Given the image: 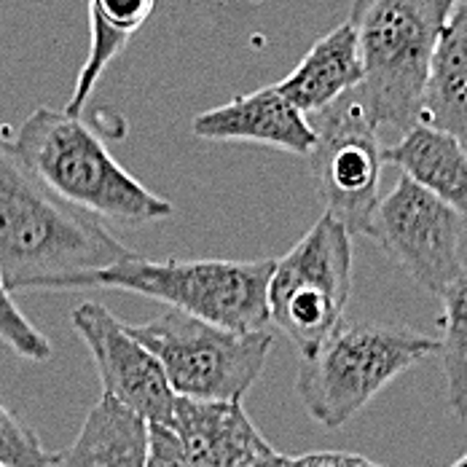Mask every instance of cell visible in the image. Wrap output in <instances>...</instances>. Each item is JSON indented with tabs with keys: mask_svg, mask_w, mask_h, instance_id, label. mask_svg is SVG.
<instances>
[{
	"mask_svg": "<svg viewBox=\"0 0 467 467\" xmlns=\"http://www.w3.org/2000/svg\"><path fill=\"white\" fill-rule=\"evenodd\" d=\"M92 215L54 196L0 138V280L5 290H81L130 258Z\"/></svg>",
	"mask_w": 467,
	"mask_h": 467,
	"instance_id": "cell-1",
	"label": "cell"
},
{
	"mask_svg": "<svg viewBox=\"0 0 467 467\" xmlns=\"http://www.w3.org/2000/svg\"><path fill=\"white\" fill-rule=\"evenodd\" d=\"M8 150L65 204L119 223H156L175 213L130 175L102 140L65 110L38 105L5 140Z\"/></svg>",
	"mask_w": 467,
	"mask_h": 467,
	"instance_id": "cell-2",
	"label": "cell"
},
{
	"mask_svg": "<svg viewBox=\"0 0 467 467\" xmlns=\"http://www.w3.org/2000/svg\"><path fill=\"white\" fill-rule=\"evenodd\" d=\"M457 0H352L363 81L355 89L376 130L406 135L421 121L432 54Z\"/></svg>",
	"mask_w": 467,
	"mask_h": 467,
	"instance_id": "cell-3",
	"label": "cell"
},
{
	"mask_svg": "<svg viewBox=\"0 0 467 467\" xmlns=\"http://www.w3.org/2000/svg\"><path fill=\"white\" fill-rule=\"evenodd\" d=\"M275 258L264 261H148L138 253L81 282L87 287L127 290L161 301L210 326L261 333L272 326L269 282Z\"/></svg>",
	"mask_w": 467,
	"mask_h": 467,
	"instance_id": "cell-4",
	"label": "cell"
},
{
	"mask_svg": "<svg viewBox=\"0 0 467 467\" xmlns=\"http://www.w3.org/2000/svg\"><path fill=\"white\" fill-rule=\"evenodd\" d=\"M438 349V338L411 327L341 326L312 358H298L296 395L312 420L336 430Z\"/></svg>",
	"mask_w": 467,
	"mask_h": 467,
	"instance_id": "cell-5",
	"label": "cell"
},
{
	"mask_svg": "<svg viewBox=\"0 0 467 467\" xmlns=\"http://www.w3.org/2000/svg\"><path fill=\"white\" fill-rule=\"evenodd\" d=\"M127 327L161 363L172 392L193 400L242 403V395L258 381L275 344L272 330L236 333L178 309Z\"/></svg>",
	"mask_w": 467,
	"mask_h": 467,
	"instance_id": "cell-6",
	"label": "cell"
},
{
	"mask_svg": "<svg viewBox=\"0 0 467 467\" xmlns=\"http://www.w3.org/2000/svg\"><path fill=\"white\" fill-rule=\"evenodd\" d=\"M349 296V232L326 213L275 264L269 282V315L272 323L293 341L298 358H312L344 326Z\"/></svg>",
	"mask_w": 467,
	"mask_h": 467,
	"instance_id": "cell-7",
	"label": "cell"
},
{
	"mask_svg": "<svg viewBox=\"0 0 467 467\" xmlns=\"http://www.w3.org/2000/svg\"><path fill=\"white\" fill-rule=\"evenodd\" d=\"M309 121L317 135L309 164L317 193L326 202V213L349 236L368 234L379 207L384 167V145L379 140L376 124L358 92L338 97L333 105L312 113Z\"/></svg>",
	"mask_w": 467,
	"mask_h": 467,
	"instance_id": "cell-8",
	"label": "cell"
},
{
	"mask_svg": "<svg viewBox=\"0 0 467 467\" xmlns=\"http://www.w3.org/2000/svg\"><path fill=\"white\" fill-rule=\"evenodd\" d=\"M465 221L438 196L400 175L398 186L379 199L368 236L432 296L465 275L460 242Z\"/></svg>",
	"mask_w": 467,
	"mask_h": 467,
	"instance_id": "cell-9",
	"label": "cell"
},
{
	"mask_svg": "<svg viewBox=\"0 0 467 467\" xmlns=\"http://www.w3.org/2000/svg\"><path fill=\"white\" fill-rule=\"evenodd\" d=\"M73 330L89 347L102 395L119 400L148 424L170 427L175 392L161 363L102 304L84 301L70 315Z\"/></svg>",
	"mask_w": 467,
	"mask_h": 467,
	"instance_id": "cell-10",
	"label": "cell"
},
{
	"mask_svg": "<svg viewBox=\"0 0 467 467\" xmlns=\"http://www.w3.org/2000/svg\"><path fill=\"white\" fill-rule=\"evenodd\" d=\"M191 132L199 140L258 142L306 159L317 142L309 116L293 108L275 84L258 92L239 94L226 105L193 116Z\"/></svg>",
	"mask_w": 467,
	"mask_h": 467,
	"instance_id": "cell-11",
	"label": "cell"
},
{
	"mask_svg": "<svg viewBox=\"0 0 467 467\" xmlns=\"http://www.w3.org/2000/svg\"><path fill=\"white\" fill-rule=\"evenodd\" d=\"M170 430L191 467H236L275 454L272 443L261 435L242 403L175 395Z\"/></svg>",
	"mask_w": 467,
	"mask_h": 467,
	"instance_id": "cell-12",
	"label": "cell"
},
{
	"mask_svg": "<svg viewBox=\"0 0 467 467\" xmlns=\"http://www.w3.org/2000/svg\"><path fill=\"white\" fill-rule=\"evenodd\" d=\"M363 81L358 36L349 22L336 25L306 57L275 84V89L304 116L333 105L338 97L355 92Z\"/></svg>",
	"mask_w": 467,
	"mask_h": 467,
	"instance_id": "cell-13",
	"label": "cell"
},
{
	"mask_svg": "<svg viewBox=\"0 0 467 467\" xmlns=\"http://www.w3.org/2000/svg\"><path fill=\"white\" fill-rule=\"evenodd\" d=\"M384 164L398 167L417 186L438 196L467 226V150L451 135L420 121L395 145L384 148Z\"/></svg>",
	"mask_w": 467,
	"mask_h": 467,
	"instance_id": "cell-14",
	"label": "cell"
},
{
	"mask_svg": "<svg viewBox=\"0 0 467 467\" xmlns=\"http://www.w3.org/2000/svg\"><path fill=\"white\" fill-rule=\"evenodd\" d=\"M421 124L451 135L467 150V0H457L432 54Z\"/></svg>",
	"mask_w": 467,
	"mask_h": 467,
	"instance_id": "cell-15",
	"label": "cell"
},
{
	"mask_svg": "<svg viewBox=\"0 0 467 467\" xmlns=\"http://www.w3.org/2000/svg\"><path fill=\"white\" fill-rule=\"evenodd\" d=\"M148 421L102 395L87 414L76 441L57 451L54 467H145Z\"/></svg>",
	"mask_w": 467,
	"mask_h": 467,
	"instance_id": "cell-16",
	"label": "cell"
},
{
	"mask_svg": "<svg viewBox=\"0 0 467 467\" xmlns=\"http://www.w3.org/2000/svg\"><path fill=\"white\" fill-rule=\"evenodd\" d=\"M156 0H89V54L65 113L81 119L105 67L130 47L132 36L150 19Z\"/></svg>",
	"mask_w": 467,
	"mask_h": 467,
	"instance_id": "cell-17",
	"label": "cell"
},
{
	"mask_svg": "<svg viewBox=\"0 0 467 467\" xmlns=\"http://www.w3.org/2000/svg\"><path fill=\"white\" fill-rule=\"evenodd\" d=\"M443 315L438 326L443 330L441 363L446 374V398L457 420H467V272L454 280L441 296Z\"/></svg>",
	"mask_w": 467,
	"mask_h": 467,
	"instance_id": "cell-18",
	"label": "cell"
},
{
	"mask_svg": "<svg viewBox=\"0 0 467 467\" xmlns=\"http://www.w3.org/2000/svg\"><path fill=\"white\" fill-rule=\"evenodd\" d=\"M57 451L44 449L41 438L0 403V467H54Z\"/></svg>",
	"mask_w": 467,
	"mask_h": 467,
	"instance_id": "cell-19",
	"label": "cell"
},
{
	"mask_svg": "<svg viewBox=\"0 0 467 467\" xmlns=\"http://www.w3.org/2000/svg\"><path fill=\"white\" fill-rule=\"evenodd\" d=\"M0 341L11 347L19 358L33 363H44L51 358L48 338L19 312L3 280H0Z\"/></svg>",
	"mask_w": 467,
	"mask_h": 467,
	"instance_id": "cell-20",
	"label": "cell"
},
{
	"mask_svg": "<svg viewBox=\"0 0 467 467\" xmlns=\"http://www.w3.org/2000/svg\"><path fill=\"white\" fill-rule=\"evenodd\" d=\"M145 467H191L170 427H161V424L148 427V465Z\"/></svg>",
	"mask_w": 467,
	"mask_h": 467,
	"instance_id": "cell-21",
	"label": "cell"
},
{
	"mask_svg": "<svg viewBox=\"0 0 467 467\" xmlns=\"http://www.w3.org/2000/svg\"><path fill=\"white\" fill-rule=\"evenodd\" d=\"M293 467H349V454H344V451H312V454L296 457Z\"/></svg>",
	"mask_w": 467,
	"mask_h": 467,
	"instance_id": "cell-22",
	"label": "cell"
},
{
	"mask_svg": "<svg viewBox=\"0 0 467 467\" xmlns=\"http://www.w3.org/2000/svg\"><path fill=\"white\" fill-rule=\"evenodd\" d=\"M282 457L285 454H266V457H255V460H247V462H242V465L236 467H280L282 465Z\"/></svg>",
	"mask_w": 467,
	"mask_h": 467,
	"instance_id": "cell-23",
	"label": "cell"
},
{
	"mask_svg": "<svg viewBox=\"0 0 467 467\" xmlns=\"http://www.w3.org/2000/svg\"><path fill=\"white\" fill-rule=\"evenodd\" d=\"M349 467H381L371 462V460H366V457H358V454H349Z\"/></svg>",
	"mask_w": 467,
	"mask_h": 467,
	"instance_id": "cell-24",
	"label": "cell"
},
{
	"mask_svg": "<svg viewBox=\"0 0 467 467\" xmlns=\"http://www.w3.org/2000/svg\"><path fill=\"white\" fill-rule=\"evenodd\" d=\"M293 465H296V457H282L280 467H293Z\"/></svg>",
	"mask_w": 467,
	"mask_h": 467,
	"instance_id": "cell-25",
	"label": "cell"
},
{
	"mask_svg": "<svg viewBox=\"0 0 467 467\" xmlns=\"http://www.w3.org/2000/svg\"><path fill=\"white\" fill-rule=\"evenodd\" d=\"M451 467H467V451L465 454H462V457H460V460H457V462H454V465Z\"/></svg>",
	"mask_w": 467,
	"mask_h": 467,
	"instance_id": "cell-26",
	"label": "cell"
}]
</instances>
